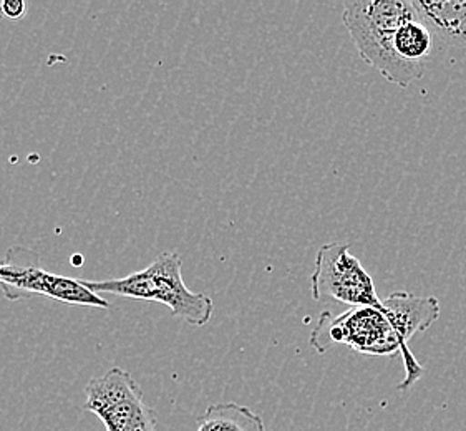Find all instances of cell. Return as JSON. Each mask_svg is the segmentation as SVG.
<instances>
[{
    "mask_svg": "<svg viewBox=\"0 0 466 431\" xmlns=\"http://www.w3.org/2000/svg\"><path fill=\"white\" fill-rule=\"evenodd\" d=\"M35 256L37 254L27 249L14 247L0 263V291L7 299L20 300L32 296H44L68 306L98 309L110 307L108 300L85 287L84 282L46 271L37 266L38 259L30 263V259Z\"/></svg>",
    "mask_w": 466,
    "mask_h": 431,
    "instance_id": "obj_3",
    "label": "cell"
},
{
    "mask_svg": "<svg viewBox=\"0 0 466 431\" xmlns=\"http://www.w3.org/2000/svg\"><path fill=\"white\" fill-rule=\"evenodd\" d=\"M197 423V431H266L258 413L238 404L211 405Z\"/></svg>",
    "mask_w": 466,
    "mask_h": 431,
    "instance_id": "obj_9",
    "label": "cell"
},
{
    "mask_svg": "<svg viewBox=\"0 0 466 431\" xmlns=\"http://www.w3.org/2000/svg\"><path fill=\"white\" fill-rule=\"evenodd\" d=\"M382 302L383 314L390 320L400 340L405 378L399 385V390L405 392L423 376V366H420L411 354L409 342L417 332H427L440 319L441 306L437 297H423L403 291L392 292Z\"/></svg>",
    "mask_w": 466,
    "mask_h": 431,
    "instance_id": "obj_7",
    "label": "cell"
},
{
    "mask_svg": "<svg viewBox=\"0 0 466 431\" xmlns=\"http://www.w3.org/2000/svg\"><path fill=\"white\" fill-rule=\"evenodd\" d=\"M420 20L448 47L466 48V0H411Z\"/></svg>",
    "mask_w": 466,
    "mask_h": 431,
    "instance_id": "obj_8",
    "label": "cell"
},
{
    "mask_svg": "<svg viewBox=\"0 0 466 431\" xmlns=\"http://www.w3.org/2000/svg\"><path fill=\"white\" fill-rule=\"evenodd\" d=\"M0 9L4 17H9V19H22L27 12V4L22 2V0H4L0 2Z\"/></svg>",
    "mask_w": 466,
    "mask_h": 431,
    "instance_id": "obj_10",
    "label": "cell"
},
{
    "mask_svg": "<svg viewBox=\"0 0 466 431\" xmlns=\"http://www.w3.org/2000/svg\"><path fill=\"white\" fill-rule=\"evenodd\" d=\"M95 294H112L127 299L148 300L167 306L171 316L193 327L206 326L215 312L213 299L189 291L183 281V259L177 253H163L141 271L122 279L82 281Z\"/></svg>",
    "mask_w": 466,
    "mask_h": 431,
    "instance_id": "obj_1",
    "label": "cell"
},
{
    "mask_svg": "<svg viewBox=\"0 0 466 431\" xmlns=\"http://www.w3.org/2000/svg\"><path fill=\"white\" fill-rule=\"evenodd\" d=\"M85 410L94 413L106 431H158L157 412L130 372L113 366L85 386Z\"/></svg>",
    "mask_w": 466,
    "mask_h": 431,
    "instance_id": "obj_4",
    "label": "cell"
},
{
    "mask_svg": "<svg viewBox=\"0 0 466 431\" xmlns=\"http://www.w3.org/2000/svg\"><path fill=\"white\" fill-rule=\"evenodd\" d=\"M4 19V14H2V9H0V20Z\"/></svg>",
    "mask_w": 466,
    "mask_h": 431,
    "instance_id": "obj_11",
    "label": "cell"
},
{
    "mask_svg": "<svg viewBox=\"0 0 466 431\" xmlns=\"http://www.w3.org/2000/svg\"><path fill=\"white\" fill-rule=\"evenodd\" d=\"M309 342L318 354H326L339 344L365 356L401 354L400 340L390 320L383 310L375 307H352L340 316L324 310L318 326L310 332Z\"/></svg>",
    "mask_w": 466,
    "mask_h": 431,
    "instance_id": "obj_2",
    "label": "cell"
},
{
    "mask_svg": "<svg viewBox=\"0 0 466 431\" xmlns=\"http://www.w3.org/2000/svg\"><path fill=\"white\" fill-rule=\"evenodd\" d=\"M419 14L411 0H362L345 2V28L365 64L375 66L393 32Z\"/></svg>",
    "mask_w": 466,
    "mask_h": 431,
    "instance_id": "obj_6",
    "label": "cell"
},
{
    "mask_svg": "<svg viewBox=\"0 0 466 431\" xmlns=\"http://www.w3.org/2000/svg\"><path fill=\"white\" fill-rule=\"evenodd\" d=\"M312 299H332L350 307H375L383 310L372 276L350 254L349 244L329 243L319 249L310 274Z\"/></svg>",
    "mask_w": 466,
    "mask_h": 431,
    "instance_id": "obj_5",
    "label": "cell"
}]
</instances>
